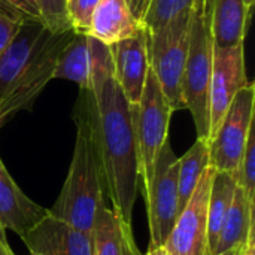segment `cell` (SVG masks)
Segmentation results:
<instances>
[{
  "label": "cell",
  "mask_w": 255,
  "mask_h": 255,
  "mask_svg": "<svg viewBox=\"0 0 255 255\" xmlns=\"http://www.w3.org/2000/svg\"><path fill=\"white\" fill-rule=\"evenodd\" d=\"M90 88L96 99L108 199L112 209L131 226L140 178L131 105L114 76L91 84Z\"/></svg>",
  "instance_id": "cell-1"
},
{
  "label": "cell",
  "mask_w": 255,
  "mask_h": 255,
  "mask_svg": "<svg viewBox=\"0 0 255 255\" xmlns=\"http://www.w3.org/2000/svg\"><path fill=\"white\" fill-rule=\"evenodd\" d=\"M73 121L76 140L67 178L48 212L90 235L97 212L108 206L106 178L97 134V109L91 88H79Z\"/></svg>",
  "instance_id": "cell-2"
},
{
  "label": "cell",
  "mask_w": 255,
  "mask_h": 255,
  "mask_svg": "<svg viewBox=\"0 0 255 255\" xmlns=\"http://www.w3.org/2000/svg\"><path fill=\"white\" fill-rule=\"evenodd\" d=\"M212 0H193L188 33V51L182 79L185 109L191 112L197 139L209 137V87L214 61L211 28Z\"/></svg>",
  "instance_id": "cell-3"
},
{
  "label": "cell",
  "mask_w": 255,
  "mask_h": 255,
  "mask_svg": "<svg viewBox=\"0 0 255 255\" xmlns=\"http://www.w3.org/2000/svg\"><path fill=\"white\" fill-rule=\"evenodd\" d=\"M191 7L175 15L155 31H146L149 69L169 102L172 112L185 109L182 79L188 51Z\"/></svg>",
  "instance_id": "cell-4"
},
{
  "label": "cell",
  "mask_w": 255,
  "mask_h": 255,
  "mask_svg": "<svg viewBox=\"0 0 255 255\" xmlns=\"http://www.w3.org/2000/svg\"><path fill=\"white\" fill-rule=\"evenodd\" d=\"M172 114L158 79L149 69L140 100L137 105H131L133 128L139 155V176L142 178L143 188L151 182L155 158L167 142Z\"/></svg>",
  "instance_id": "cell-5"
},
{
  "label": "cell",
  "mask_w": 255,
  "mask_h": 255,
  "mask_svg": "<svg viewBox=\"0 0 255 255\" xmlns=\"http://www.w3.org/2000/svg\"><path fill=\"white\" fill-rule=\"evenodd\" d=\"M73 34V28L58 33L48 30L45 33L4 99L0 100V127L16 112L31 108L45 85L52 79L58 55Z\"/></svg>",
  "instance_id": "cell-6"
},
{
  "label": "cell",
  "mask_w": 255,
  "mask_h": 255,
  "mask_svg": "<svg viewBox=\"0 0 255 255\" xmlns=\"http://www.w3.org/2000/svg\"><path fill=\"white\" fill-rule=\"evenodd\" d=\"M178 157L169 140L160 149L151 182L143 188L151 244L149 248L163 247L178 218Z\"/></svg>",
  "instance_id": "cell-7"
},
{
  "label": "cell",
  "mask_w": 255,
  "mask_h": 255,
  "mask_svg": "<svg viewBox=\"0 0 255 255\" xmlns=\"http://www.w3.org/2000/svg\"><path fill=\"white\" fill-rule=\"evenodd\" d=\"M255 85L244 87L230 103L226 117L209 142V167L236 175L251 130L254 128Z\"/></svg>",
  "instance_id": "cell-8"
},
{
  "label": "cell",
  "mask_w": 255,
  "mask_h": 255,
  "mask_svg": "<svg viewBox=\"0 0 255 255\" xmlns=\"http://www.w3.org/2000/svg\"><path fill=\"white\" fill-rule=\"evenodd\" d=\"M245 43L232 48L214 46V61L209 87V137L218 131L235 96L248 85L245 70Z\"/></svg>",
  "instance_id": "cell-9"
},
{
  "label": "cell",
  "mask_w": 255,
  "mask_h": 255,
  "mask_svg": "<svg viewBox=\"0 0 255 255\" xmlns=\"http://www.w3.org/2000/svg\"><path fill=\"white\" fill-rule=\"evenodd\" d=\"M215 169L208 167L164 244L170 255L208 254V203Z\"/></svg>",
  "instance_id": "cell-10"
},
{
  "label": "cell",
  "mask_w": 255,
  "mask_h": 255,
  "mask_svg": "<svg viewBox=\"0 0 255 255\" xmlns=\"http://www.w3.org/2000/svg\"><path fill=\"white\" fill-rule=\"evenodd\" d=\"M109 46L114 58V78L130 105H137L149 70L146 31L142 27L137 34Z\"/></svg>",
  "instance_id": "cell-11"
},
{
  "label": "cell",
  "mask_w": 255,
  "mask_h": 255,
  "mask_svg": "<svg viewBox=\"0 0 255 255\" xmlns=\"http://www.w3.org/2000/svg\"><path fill=\"white\" fill-rule=\"evenodd\" d=\"M31 255H93L88 233L48 215L22 239Z\"/></svg>",
  "instance_id": "cell-12"
},
{
  "label": "cell",
  "mask_w": 255,
  "mask_h": 255,
  "mask_svg": "<svg viewBox=\"0 0 255 255\" xmlns=\"http://www.w3.org/2000/svg\"><path fill=\"white\" fill-rule=\"evenodd\" d=\"M48 215L18 187L0 158V232L16 233L21 239Z\"/></svg>",
  "instance_id": "cell-13"
},
{
  "label": "cell",
  "mask_w": 255,
  "mask_h": 255,
  "mask_svg": "<svg viewBox=\"0 0 255 255\" xmlns=\"http://www.w3.org/2000/svg\"><path fill=\"white\" fill-rule=\"evenodd\" d=\"M46 31L43 22L25 21L10 43L0 52V100L4 99Z\"/></svg>",
  "instance_id": "cell-14"
},
{
  "label": "cell",
  "mask_w": 255,
  "mask_h": 255,
  "mask_svg": "<svg viewBox=\"0 0 255 255\" xmlns=\"http://www.w3.org/2000/svg\"><path fill=\"white\" fill-rule=\"evenodd\" d=\"M93 255H142L139 253L131 226L112 208L103 206L90 233Z\"/></svg>",
  "instance_id": "cell-15"
},
{
  "label": "cell",
  "mask_w": 255,
  "mask_h": 255,
  "mask_svg": "<svg viewBox=\"0 0 255 255\" xmlns=\"http://www.w3.org/2000/svg\"><path fill=\"white\" fill-rule=\"evenodd\" d=\"M140 28L142 25L133 18L127 0H99L87 34L112 45L137 34Z\"/></svg>",
  "instance_id": "cell-16"
},
{
  "label": "cell",
  "mask_w": 255,
  "mask_h": 255,
  "mask_svg": "<svg viewBox=\"0 0 255 255\" xmlns=\"http://www.w3.org/2000/svg\"><path fill=\"white\" fill-rule=\"evenodd\" d=\"M251 9L244 0H212L211 28L214 46L232 48L245 43Z\"/></svg>",
  "instance_id": "cell-17"
},
{
  "label": "cell",
  "mask_w": 255,
  "mask_h": 255,
  "mask_svg": "<svg viewBox=\"0 0 255 255\" xmlns=\"http://www.w3.org/2000/svg\"><path fill=\"white\" fill-rule=\"evenodd\" d=\"M253 230H254V202L247 196V193L241 187H236L233 202L230 205V209L227 212L226 221L220 233L215 255L245 245Z\"/></svg>",
  "instance_id": "cell-18"
},
{
  "label": "cell",
  "mask_w": 255,
  "mask_h": 255,
  "mask_svg": "<svg viewBox=\"0 0 255 255\" xmlns=\"http://www.w3.org/2000/svg\"><path fill=\"white\" fill-rule=\"evenodd\" d=\"M238 187L236 178L227 172H214L209 203H208V254L215 255L217 244L227 212L233 202L235 190Z\"/></svg>",
  "instance_id": "cell-19"
},
{
  "label": "cell",
  "mask_w": 255,
  "mask_h": 255,
  "mask_svg": "<svg viewBox=\"0 0 255 255\" xmlns=\"http://www.w3.org/2000/svg\"><path fill=\"white\" fill-rule=\"evenodd\" d=\"M52 79L75 82L79 88H90L88 34L76 31L58 55Z\"/></svg>",
  "instance_id": "cell-20"
},
{
  "label": "cell",
  "mask_w": 255,
  "mask_h": 255,
  "mask_svg": "<svg viewBox=\"0 0 255 255\" xmlns=\"http://www.w3.org/2000/svg\"><path fill=\"white\" fill-rule=\"evenodd\" d=\"M178 215L188 205L203 172L209 167V143L197 139L194 145L178 158Z\"/></svg>",
  "instance_id": "cell-21"
},
{
  "label": "cell",
  "mask_w": 255,
  "mask_h": 255,
  "mask_svg": "<svg viewBox=\"0 0 255 255\" xmlns=\"http://www.w3.org/2000/svg\"><path fill=\"white\" fill-rule=\"evenodd\" d=\"M191 4L193 0H152L142 25L146 31H155Z\"/></svg>",
  "instance_id": "cell-22"
},
{
  "label": "cell",
  "mask_w": 255,
  "mask_h": 255,
  "mask_svg": "<svg viewBox=\"0 0 255 255\" xmlns=\"http://www.w3.org/2000/svg\"><path fill=\"white\" fill-rule=\"evenodd\" d=\"M238 187H241L247 196L254 202L255 196V134L254 128L248 136V142L239 164V169L235 175Z\"/></svg>",
  "instance_id": "cell-23"
},
{
  "label": "cell",
  "mask_w": 255,
  "mask_h": 255,
  "mask_svg": "<svg viewBox=\"0 0 255 255\" xmlns=\"http://www.w3.org/2000/svg\"><path fill=\"white\" fill-rule=\"evenodd\" d=\"M40 9V15L45 27L58 33L67 28H72L67 16V0H36Z\"/></svg>",
  "instance_id": "cell-24"
},
{
  "label": "cell",
  "mask_w": 255,
  "mask_h": 255,
  "mask_svg": "<svg viewBox=\"0 0 255 255\" xmlns=\"http://www.w3.org/2000/svg\"><path fill=\"white\" fill-rule=\"evenodd\" d=\"M99 0H67V16L73 30L88 33Z\"/></svg>",
  "instance_id": "cell-25"
},
{
  "label": "cell",
  "mask_w": 255,
  "mask_h": 255,
  "mask_svg": "<svg viewBox=\"0 0 255 255\" xmlns=\"http://www.w3.org/2000/svg\"><path fill=\"white\" fill-rule=\"evenodd\" d=\"M0 6L15 13L22 21L43 22L40 9L36 0H0Z\"/></svg>",
  "instance_id": "cell-26"
},
{
  "label": "cell",
  "mask_w": 255,
  "mask_h": 255,
  "mask_svg": "<svg viewBox=\"0 0 255 255\" xmlns=\"http://www.w3.org/2000/svg\"><path fill=\"white\" fill-rule=\"evenodd\" d=\"M22 22L25 21H22L15 13L0 6V52L10 43Z\"/></svg>",
  "instance_id": "cell-27"
},
{
  "label": "cell",
  "mask_w": 255,
  "mask_h": 255,
  "mask_svg": "<svg viewBox=\"0 0 255 255\" xmlns=\"http://www.w3.org/2000/svg\"><path fill=\"white\" fill-rule=\"evenodd\" d=\"M151 1L152 0H127L128 7H130V12H131L133 18L136 19L137 24H140V25L143 24L145 16L148 13V9L151 6Z\"/></svg>",
  "instance_id": "cell-28"
},
{
  "label": "cell",
  "mask_w": 255,
  "mask_h": 255,
  "mask_svg": "<svg viewBox=\"0 0 255 255\" xmlns=\"http://www.w3.org/2000/svg\"><path fill=\"white\" fill-rule=\"evenodd\" d=\"M0 255H15L7 244L6 233H1V232H0Z\"/></svg>",
  "instance_id": "cell-29"
},
{
  "label": "cell",
  "mask_w": 255,
  "mask_h": 255,
  "mask_svg": "<svg viewBox=\"0 0 255 255\" xmlns=\"http://www.w3.org/2000/svg\"><path fill=\"white\" fill-rule=\"evenodd\" d=\"M244 255H255V238H254V230L250 233L248 241L245 244V250H244Z\"/></svg>",
  "instance_id": "cell-30"
},
{
  "label": "cell",
  "mask_w": 255,
  "mask_h": 255,
  "mask_svg": "<svg viewBox=\"0 0 255 255\" xmlns=\"http://www.w3.org/2000/svg\"><path fill=\"white\" fill-rule=\"evenodd\" d=\"M145 255H170L167 253V250H166V247L163 245V247H155V248H149L148 250V253Z\"/></svg>",
  "instance_id": "cell-31"
},
{
  "label": "cell",
  "mask_w": 255,
  "mask_h": 255,
  "mask_svg": "<svg viewBox=\"0 0 255 255\" xmlns=\"http://www.w3.org/2000/svg\"><path fill=\"white\" fill-rule=\"evenodd\" d=\"M244 250H245V245L233 248V250H229V251H226V253H223V254L220 255H244Z\"/></svg>",
  "instance_id": "cell-32"
},
{
  "label": "cell",
  "mask_w": 255,
  "mask_h": 255,
  "mask_svg": "<svg viewBox=\"0 0 255 255\" xmlns=\"http://www.w3.org/2000/svg\"><path fill=\"white\" fill-rule=\"evenodd\" d=\"M245 1V4L250 7V9H253V6H254V3H255V0H244Z\"/></svg>",
  "instance_id": "cell-33"
}]
</instances>
